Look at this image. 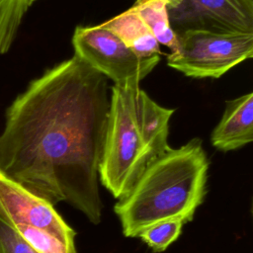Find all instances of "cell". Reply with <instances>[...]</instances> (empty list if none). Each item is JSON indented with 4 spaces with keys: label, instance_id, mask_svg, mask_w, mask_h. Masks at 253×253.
I'll use <instances>...</instances> for the list:
<instances>
[{
    "label": "cell",
    "instance_id": "cell-1",
    "mask_svg": "<svg viewBox=\"0 0 253 253\" xmlns=\"http://www.w3.org/2000/svg\"><path fill=\"white\" fill-rule=\"evenodd\" d=\"M108 78L76 55L33 80L6 110L0 172L52 206L102 218L98 168L110 109Z\"/></svg>",
    "mask_w": 253,
    "mask_h": 253
},
{
    "label": "cell",
    "instance_id": "cell-2",
    "mask_svg": "<svg viewBox=\"0 0 253 253\" xmlns=\"http://www.w3.org/2000/svg\"><path fill=\"white\" fill-rule=\"evenodd\" d=\"M209 160L200 138L169 148L141 172L114 206L123 234L134 238L166 220L192 221L207 194Z\"/></svg>",
    "mask_w": 253,
    "mask_h": 253
},
{
    "label": "cell",
    "instance_id": "cell-3",
    "mask_svg": "<svg viewBox=\"0 0 253 253\" xmlns=\"http://www.w3.org/2000/svg\"><path fill=\"white\" fill-rule=\"evenodd\" d=\"M139 85H113L103 151L98 168L101 184L121 200L152 161L138 124Z\"/></svg>",
    "mask_w": 253,
    "mask_h": 253
},
{
    "label": "cell",
    "instance_id": "cell-4",
    "mask_svg": "<svg viewBox=\"0 0 253 253\" xmlns=\"http://www.w3.org/2000/svg\"><path fill=\"white\" fill-rule=\"evenodd\" d=\"M178 46L167 65L194 78H218L253 55V34L190 30L177 34Z\"/></svg>",
    "mask_w": 253,
    "mask_h": 253
},
{
    "label": "cell",
    "instance_id": "cell-5",
    "mask_svg": "<svg viewBox=\"0 0 253 253\" xmlns=\"http://www.w3.org/2000/svg\"><path fill=\"white\" fill-rule=\"evenodd\" d=\"M74 55L121 87L139 85L160 61L159 55H136L113 32L103 27H77L72 37Z\"/></svg>",
    "mask_w": 253,
    "mask_h": 253
},
{
    "label": "cell",
    "instance_id": "cell-6",
    "mask_svg": "<svg viewBox=\"0 0 253 253\" xmlns=\"http://www.w3.org/2000/svg\"><path fill=\"white\" fill-rule=\"evenodd\" d=\"M0 217L17 232L29 228L45 230L60 239L72 253H76V232L65 222L54 207L2 172H0Z\"/></svg>",
    "mask_w": 253,
    "mask_h": 253
},
{
    "label": "cell",
    "instance_id": "cell-7",
    "mask_svg": "<svg viewBox=\"0 0 253 253\" xmlns=\"http://www.w3.org/2000/svg\"><path fill=\"white\" fill-rule=\"evenodd\" d=\"M168 10L172 30L253 34V0H181Z\"/></svg>",
    "mask_w": 253,
    "mask_h": 253
},
{
    "label": "cell",
    "instance_id": "cell-8",
    "mask_svg": "<svg viewBox=\"0 0 253 253\" xmlns=\"http://www.w3.org/2000/svg\"><path fill=\"white\" fill-rule=\"evenodd\" d=\"M253 140V93L226 102L225 111L211 135L216 149L226 152Z\"/></svg>",
    "mask_w": 253,
    "mask_h": 253
},
{
    "label": "cell",
    "instance_id": "cell-9",
    "mask_svg": "<svg viewBox=\"0 0 253 253\" xmlns=\"http://www.w3.org/2000/svg\"><path fill=\"white\" fill-rule=\"evenodd\" d=\"M174 109L155 103L142 89L138 96V124L143 142L152 160L166 152L168 145L169 120Z\"/></svg>",
    "mask_w": 253,
    "mask_h": 253
},
{
    "label": "cell",
    "instance_id": "cell-10",
    "mask_svg": "<svg viewBox=\"0 0 253 253\" xmlns=\"http://www.w3.org/2000/svg\"><path fill=\"white\" fill-rule=\"evenodd\" d=\"M101 25L118 36L126 46L140 57H151L161 53L160 44L131 8Z\"/></svg>",
    "mask_w": 253,
    "mask_h": 253
},
{
    "label": "cell",
    "instance_id": "cell-11",
    "mask_svg": "<svg viewBox=\"0 0 253 253\" xmlns=\"http://www.w3.org/2000/svg\"><path fill=\"white\" fill-rule=\"evenodd\" d=\"M131 9L137 13L159 44L166 45L171 52L176 50L178 38L170 26L165 0H136Z\"/></svg>",
    "mask_w": 253,
    "mask_h": 253
},
{
    "label": "cell",
    "instance_id": "cell-12",
    "mask_svg": "<svg viewBox=\"0 0 253 253\" xmlns=\"http://www.w3.org/2000/svg\"><path fill=\"white\" fill-rule=\"evenodd\" d=\"M32 5L30 0H0V53L11 47L24 15Z\"/></svg>",
    "mask_w": 253,
    "mask_h": 253
},
{
    "label": "cell",
    "instance_id": "cell-13",
    "mask_svg": "<svg viewBox=\"0 0 253 253\" xmlns=\"http://www.w3.org/2000/svg\"><path fill=\"white\" fill-rule=\"evenodd\" d=\"M183 225L179 220L161 221L144 229L138 237L153 252H163L178 239L182 233Z\"/></svg>",
    "mask_w": 253,
    "mask_h": 253
},
{
    "label": "cell",
    "instance_id": "cell-14",
    "mask_svg": "<svg viewBox=\"0 0 253 253\" xmlns=\"http://www.w3.org/2000/svg\"><path fill=\"white\" fill-rule=\"evenodd\" d=\"M0 253H38L21 235L0 217Z\"/></svg>",
    "mask_w": 253,
    "mask_h": 253
},
{
    "label": "cell",
    "instance_id": "cell-15",
    "mask_svg": "<svg viewBox=\"0 0 253 253\" xmlns=\"http://www.w3.org/2000/svg\"><path fill=\"white\" fill-rule=\"evenodd\" d=\"M165 1L167 2V9L175 8L181 2V0H165Z\"/></svg>",
    "mask_w": 253,
    "mask_h": 253
},
{
    "label": "cell",
    "instance_id": "cell-16",
    "mask_svg": "<svg viewBox=\"0 0 253 253\" xmlns=\"http://www.w3.org/2000/svg\"><path fill=\"white\" fill-rule=\"evenodd\" d=\"M30 1H31V3H33V2H35L36 0H30Z\"/></svg>",
    "mask_w": 253,
    "mask_h": 253
}]
</instances>
